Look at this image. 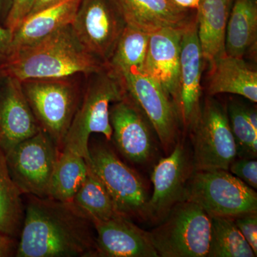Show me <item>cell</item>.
Here are the masks:
<instances>
[{"label":"cell","mask_w":257,"mask_h":257,"mask_svg":"<svg viewBox=\"0 0 257 257\" xmlns=\"http://www.w3.org/2000/svg\"><path fill=\"white\" fill-rule=\"evenodd\" d=\"M112 138L120 153L130 162L143 164L153 152L150 123L138 104L126 94L109 109Z\"/></svg>","instance_id":"cell-14"},{"label":"cell","mask_w":257,"mask_h":257,"mask_svg":"<svg viewBox=\"0 0 257 257\" xmlns=\"http://www.w3.org/2000/svg\"><path fill=\"white\" fill-rule=\"evenodd\" d=\"M191 131L194 171H229L237 150L224 106L216 99L207 98Z\"/></svg>","instance_id":"cell-8"},{"label":"cell","mask_w":257,"mask_h":257,"mask_svg":"<svg viewBox=\"0 0 257 257\" xmlns=\"http://www.w3.org/2000/svg\"><path fill=\"white\" fill-rule=\"evenodd\" d=\"M29 196L15 256H96L92 222L73 203Z\"/></svg>","instance_id":"cell-1"},{"label":"cell","mask_w":257,"mask_h":257,"mask_svg":"<svg viewBox=\"0 0 257 257\" xmlns=\"http://www.w3.org/2000/svg\"><path fill=\"white\" fill-rule=\"evenodd\" d=\"M88 165L111 196L120 214L148 220V194L143 179L104 144L89 145Z\"/></svg>","instance_id":"cell-7"},{"label":"cell","mask_w":257,"mask_h":257,"mask_svg":"<svg viewBox=\"0 0 257 257\" xmlns=\"http://www.w3.org/2000/svg\"><path fill=\"white\" fill-rule=\"evenodd\" d=\"M174 5L184 10H195L199 8L200 0H170Z\"/></svg>","instance_id":"cell-35"},{"label":"cell","mask_w":257,"mask_h":257,"mask_svg":"<svg viewBox=\"0 0 257 257\" xmlns=\"http://www.w3.org/2000/svg\"><path fill=\"white\" fill-rule=\"evenodd\" d=\"M13 32L0 23V69H3L14 56Z\"/></svg>","instance_id":"cell-32"},{"label":"cell","mask_w":257,"mask_h":257,"mask_svg":"<svg viewBox=\"0 0 257 257\" xmlns=\"http://www.w3.org/2000/svg\"><path fill=\"white\" fill-rule=\"evenodd\" d=\"M88 167L85 181L72 202L91 221L106 220L122 216L116 209L111 196L100 179L89 165Z\"/></svg>","instance_id":"cell-26"},{"label":"cell","mask_w":257,"mask_h":257,"mask_svg":"<svg viewBox=\"0 0 257 257\" xmlns=\"http://www.w3.org/2000/svg\"><path fill=\"white\" fill-rule=\"evenodd\" d=\"M22 194L10 175L5 152L0 147V232L13 237L20 234L25 217Z\"/></svg>","instance_id":"cell-25"},{"label":"cell","mask_w":257,"mask_h":257,"mask_svg":"<svg viewBox=\"0 0 257 257\" xmlns=\"http://www.w3.org/2000/svg\"><path fill=\"white\" fill-rule=\"evenodd\" d=\"M81 0H63L28 16L13 32L14 55L71 25Z\"/></svg>","instance_id":"cell-19"},{"label":"cell","mask_w":257,"mask_h":257,"mask_svg":"<svg viewBox=\"0 0 257 257\" xmlns=\"http://www.w3.org/2000/svg\"><path fill=\"white\" fill-rule=\"evenodd\" d=\"M184 200L198 204L210 216L235 218L257 211V193L226 170L195 171Z\"/></svg>","instance_id":"cell-6"},{"label":"cell","mask_w":257,"mask_h":257,"mask_svg":"<svg viewBox=\"0 0 257 257\" xmlns=\"http://www.w3.org/2000/svg\"><path fill=\"white\" fill-rule=\"evenodd\" d=\"M207 93L209 96L238 94L256 103L257 72L243 58L225 54L210 64Z\"/></svg>","instance_id":"cell-20"},{"label":"cell","mask_w":257,"mask_h":257,"mask_svg":"<svg viewBox=\"0 0 257 257\" xmlns=\"http://www.w3.org/2000/svg\"><path fill=\"white\" fill-rule=\"evenodd\" d=\"M105 66L83 46L69 25L37 45L17 52L3 70L23 82L87 77Z\"/></svg>","instance_id":"cell-2"},{"label":"cell","mask_w":257,"mask_h":257,"mask_svg":"<svg viewBox=\"0 0 257 257\" xmlns=\"http://www.w3.org/2000/svg\"><path fill=\"white\" fill-rule=\"evenodd\" d=\"M246 118L253 128L257 131V114L256 109L245 106Z\"/></svg>","instance_id":"cell-37"},{"label":"cell","mask_w":257,"mask_h":257,"mask_svg":"<svg viewBox=\"0 0 257 257\" xmlns=\"http://www.w3.org/2000/svg\"><path fill=\"white\" fill-rule=\"evenodd\" d=\"M85 78V87L62 148L68 149L88 161L92 134H102L107 141H111L112 128L109 109L112 103L126 95V90L121 77L107 64Z\"/></svg>","instance_id":"cell-3"},{"label":"cell","mask_w":257,"mask_h":257,"mask_svg":"<svg viewBox=\"0 0 257 257\" xmlns=\"http://www.w3.org/2000/svg\"><path fill=\"white\" fill-rule=\"evenodd\" d=\"M60 152L53 140L42 130L5 152L10 175L23 194L48 197Z\"/></svg>","instance_id":"cell-9"},{"label":"cell","mask_w":257,"mask_h":257,"mask_svg":"<svg viewBox=\"0 0 257 257\" xmlns=\"http://www.w3.org/2000/svg\"><path fill=\"white\" fill-rule=\"evenodd\" d=\"M184 30L167 28L151 34L143 67V73L160 84L173 101L176 109L178 100L181 40Z\"/></svg>","instance_id":"cell-16"},{"label":"cell","mask_w":257,"mask_h":257,"mask_svg":"<svg viewBox=\"0 0 257 257\" xmlns=\"http://www.w3.org/2000/svg\"><path fill=\"white\" fill-rule=\"evenodd\" d=\"M96 233V256L159 257L148 231L123 216L92 221Z\"/></svg>","instance_id":"cell-17"},{"label":"cell","mask_w":257,"mask_h":257,"mask_svg":"<svg viewBox=\"0 0 257 257\" xmlns=\"http://www.w3.org/2000/svg\"><path fill=\"white\" fill-rule=\"evenodd\" d=\"M18 244L15 237L3 232H0V257L15 256Z\"/></svg>","instance_id":"cell-33"},{"label":"cell","mask_w":257,"mask_h":257,"mask_svg":"<svg viewBox=\"0 0 257 257\" xmlns=\"http://www.w3.org/2000/svg\"><path fill=\"white\" fill-rule=\"evenodd\" d=\"M1 69H0V71H1Z\"/></svg>","instance_id":"cell-38"},{"label":"cell","mask_w":257,"mask_h":257,"mask_svg":"<svg viewBox=\"0 0 257 257\" xmlns=\"http://www.w3.org/2000/svg\"><path fill=\"white\" fill-rule=\"evenodd\" d=\"M13 5V0H0V23L4 25Z\"/></svg>","instance_id":"cell-36"},{"label":"cell","mask_w":257,"mask_h":257,"mask_svg":"<svg viewBox=\"0 0 257 257\" xmlns=\"http://www.w3.org/2000/svg\"><path fill=\"white\" fill-rule=\"evenodd\" d=\"M192 167L188 153L180 143L155 166L152 174L153 194L148 202L150 219L161 222L177 203L184 201Z\"/></svg>","instance_id":"cell-12"},{"label":"cell","mask_w":257,"mask_h":257,"mask_svg":"<svg viewBox=\"0 0 257 257\" xmlns=\"http://www.w3.org/2000/svg\"><path fill=\"white\" fill-rule=\"evenodd\" d=\"M256 0H234L226 26V55L243 58L256 50Z\"/></svg>","instance_id":"cell-22"},{"label":"cell","mask_w":257,"mask_h":257,"mask_svg":"<svg viewBox=\"0 0 257 257\" xmlns=\"http://www.w3.org/2000/svg\"><path fill=\"white\" fill-rule=\"evenodd\" d=\"M126 25L114 0H81L71 24L83 46L106 64Z\"/></svg>","instance_id":"cell-10"},{"label":"cell","mask_w":257,"mask_h":257,"mask_svg":"<svg viewBox=\"0 0 257 257\" xmlns=\"http://www.w3.org/2000/svg\"><path fill=\"white\" fill-rule=\"evenodd\" d=\"M35 0H13L11 9L4 25L14 32L30 14Z\"/></svg>","instance_id":"cell-31"},{"label":"cell","mask_w":257,"mask_h":257,"mask_svg":"<svg viewBox=\"0 0 257 257\" xmlns=\"http://www.w3.org/2000/svg\"><path fill=\"white\" fill-rule=\"evenodd\" d=\"M204 62L196 18L184 30L181 40L177 111L179 121L187 130H192L202 110L201 79Z\"/></svg>","instance_id":"cell-13"},{"label":"cell","mask_w":257,"mask_h":257,"mask_svg":"<svg viewBox=\"0 0 257 257\" xmlns=\"http://www.w3.org/2000/svg\"><path fill=\"white\" fill-rule=\"evenodd\" d=\"M41 130L24 94L22 82L0 71V147L9 151Z\"/></svg>","instance_id":"cell-15"},{"label":"cell","mask_w":257,"mask_h":257,"mask_svg":"<svg viewBox=\"0 0 257 257\" xmlns=\"http://www.w3.org/2000/svg\"><path fill=\"white\" fill-rule=\"evenodd\" d=\"M234 0H200L197 34L204 61L209 64L224 55L226 26Z\"/></svg>","instance_id":"cell-21"},{"label":"cell","mask_w":257,"mask_h":257,"mask_svg":"<svg viewBox=\"0 0 257 257\" xmlns=\"http://www.w3.org/2000/svg\"><path fill=\"white\" fill-rule=\"evenodd\" d=\"M161 222L149 232L159 256H207L211 216L198 204L177 203Z\"/></svg>","instance_id":"cell-5"},{"label":"cell","mask_w":257,"mask_h":257,"mask_svg":"<svg viewBox=\"0 0 257 257\" xmlns=\"http://www.w3.org/2000/svg\"><path fill=\"white\" fill-rule=\"evenodd\" d=\"M79 76L21 82L37 123L60 151L82 97Z\"/></svg>","instance_id":"cell-4"},{"label":"cell","mask_w":257,"mask_h":257,"mask_svg":"<svg viewBox=\"0 0 257 257\" xmlns=\"http://www.w3.org/2000/svg\"><path fill=\"white\" fill-rule=\"evenodd\" d=\"M62 1H63V0H35V3H34L33 7H32L31 11H30L28 16L35 14V13L40 11V10L52 6V5L57 4V3Z\"/></svg>","instance_id":"cell-34"},{"label":"cell","mask_w":257,"mask_h":257,"mask_svg":"<svg viewBox=\"0 0 257 257\" xmlns=\"http://www.w3.org/2000/svg\"><path fill=\"white\" fill-rule=\"evenodd\" d=\"M126 25L154 33L162 29L184 30L197 18L195 10L182 9L170 0H114Z\"/></svg>","instance_id":"cell-18"},{"label":"cell","mask_w":257,"mask_h":257,"mask_svg":"<svg viewBox=\"0 0 257 257\" xmlns=\"http://www.w3.org/2000/svg\"><path fill=\"white\" fill-rule=\"evenodd\" d=\"M209 257L256 256L235 224L234 219L211 216Z\"/></svg>","instance_id":"cell-27"},{"label":"cell","mask_w":257,"mask_h":257,"mask_svg":"<svg viewBox=\"0 0 257 257\" xmlns=\"http://www.w3.org/2000/svg\"><path fill=\"white\" fill-rule=\"evenodd\" d=\"M150 34L126 25L107 64L116 74L143 72Z\"/></svg>","instance_id":"cell-24"},{"label":"cell","mask_w":257,"mask_h":257,"mask_svg":"<svg viewBox=\"0 0 257 257\" xmlns=\"http://www.w3.org/2000/svg\"><path fill=\"white\" fill-rule=\"evenodd\" d=\"M229 170L233 175L241 179L248 187L257 188V162L248 158L235 160L229 166Z\"/></svg>","instance_id":"cell-29"},{"label":"cell","mask_w":257,"mask_h":257,"mask_svg":"<svg viewBox=\"0 0 257 257\" xmlns=\"http://www.w3.org/2000/svg\"><path fill=\"white\" fill-rule=\"evenodd\" d=\"M84 157L62 148L57 159L49 187L48 197L63 202H72L88 173Z\"/></svg>","instance_id":"cell-23"},{"label":"cell","mask_w":257,"mask_h":257,"mask_svg":"<svg viewBox=\"0 0 257 257\" xmlns=\"http://www.w3.org/2000/svg\"><path fill=\"white\" fill-rule=\"evenodd\" d=\"M226 111L230 127L236 142L237 156L240 158H256L257 131L246 118L245 106L236 101H231Z\"/></svg>","instance_id":"cell-28"},{"label":"cell","mask_w":257,"mask_h":257,"mask_svg":"<svg viewBox=\"0 0 257 257\" xmlns=\"http://www.w3.org/2000/svg\"><path fill=\"white\" fill-rule=\"evenodd\" d=\"M248 244L257 255V211L233 218Z\"/></svg>","instance_id":"cell-30"},{"label":"cell","mask_w":257,"mask_h":257,"mask_svg":"<svg viewBox=\"0 0 257 257\" xmlns=\"http://www.w3.org/2000/svg\"><path fill=\"white\" fill-rule=\"evenodd\" d=\"M118 75L126 94L146 116L165 151H170L177 140L179 122L173 101L158 83L143 72Z\"/></svg>","instance_id":"cell-11"}]
</instances>
